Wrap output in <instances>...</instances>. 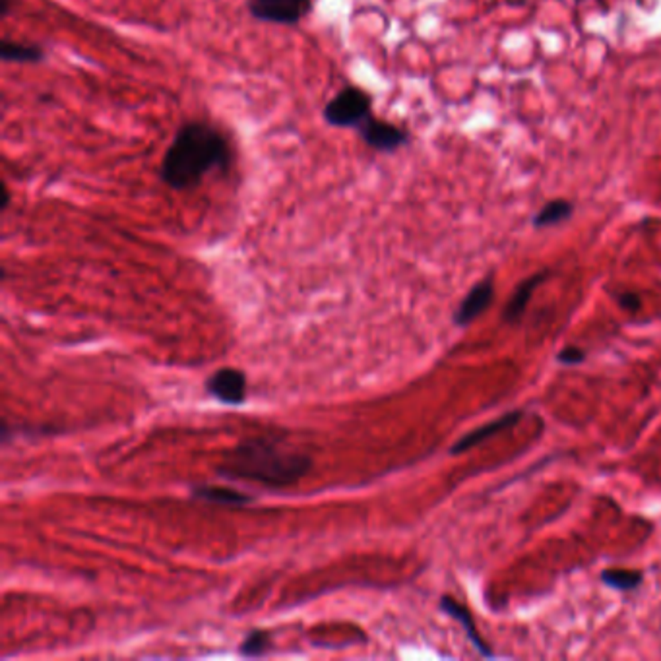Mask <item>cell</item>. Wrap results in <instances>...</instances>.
<instances>
[{
	"instance_id": "obj_16",
	"label": "cell",
	"mask_w": 661,
	"mask_h": 661,
	"mask_svg": "<svg viewBox=\"0 0 661 661\" xmlns=\"http://www.w3.org/2000/svg\"><path fill=\"white\" fill-rule=\"evenodd\" d=\"M560 363L565 365H577V363H582L586 359V353L578 348H565L557 357Z\"/></svg>"
},
{
	"instance_id": "obj_7",
	"label": "cell",
	"mask_w": 661,
	"mask_h": 661,
	"mask_svg": "<svg viewBox=\"0 0 661 661\" xmlns=\"http://www.w3.org/2000/svg\"><path fill=\"white\" fill-rule=\"evenodd\" d=\"M493 295H495L493 278H487L481 281V284H477L468 293V297L462 301L460 309L454 314V322L460 326H466L472 321H475V318L480 316L489 307V304H491Z\"/></svg>"
},
{
	"instance_id": "obj_6",
	"label": "cell",
	"mask_w": 661,
	"mask_h": 661,
	"mask_svg": "<svg viewBox=\"0 0 661 661\" xmlns=\"http://www.w3.org/2000/svg\"><path fill=\"white\" fill-rule=\"evenodd\" d=\"M206 390L216 400L229 403V406H237L247 398V376L237 369H219L207 378Z\"/></svg>"
},
{
	"instance_id": "obj_18",
	"label": "cell",
	"mask_w": 661,
	"mask_h": 661,
	"mask_svg": "<svg viewBox=\"0 0 661 661\" xmlns=\"http://www.w3.org/2000/svg\"><path fill=\"white\" fill-rule=\"evenodd\" d=\"M10 8H12V0H0V12H3V16H8Z\"/></svg>"
},
{
	"instance_id": "obj_13",
	"label": "cell",
	"mask_w": 661,
	"mask_h": 661,
	"mask_svg": "<svg viewBox=\"0 0 661 661\" xmlns=\"http://www.w3.org/2000/svg\"><path fill=\"white\" fill-rule=\"evenodd\" d=\"M574 212V207L570 202L567 200H553L542 207V212L533 217V225L535 227H551L562 224L565 219H568Z\"/></svg>"
},
{
	"instance_id": "obj_4",
	"label": "cell",
	"mask_w": 661,
	"mask_h": 661,
	"mask_svg": "<svg viewBox=\"0 0 661 661\" xmlns=\"http://www.w3.org/2000/svg\"><path fill=\"white\" fill-rule=\"evenodd\" d=\"M252 18L276 26H295L309 16L313 0H251Z\"/></svg>"
},
{
	"instance_id": "obj_17",
	"label": "cell",
	"mask_w": 661,
	"mask_h": 661,
	"mask_svg": "<svg viewBox=\"0 0 661 661\" xmlns=\"http://www.w3.org/2000/svg\"><path fill=\"white\" fill-rule=\"evenodd\" d=\"M619 303L622 304L624 309L636 311L640 307V297L636 295V293H622V295H619Z\"/></svg>"
},
{
	"instance_id": "obj_14",
	"label": "cell",
	"mask_w": 661,
	"mask_h": 661,
	"mask_svg": "<svg viewBox=\"0 0 661 661\" xmlns=\"http://www.w3.org/2000/svg\"><path fill=\"white\" fill-rule=\"evenodd\" d=\"M602 580L615 587V590H634L642 582V572L624 570V568H607L602 572Z\"/></svg>"
},
{
	"instance_id": "obj_10",
	"label": "cell",
	"mask_w": 661,
	"mask_h": 661,
	"mask_svg": "<svg viewBox=\"0 0 661 661\" xmlns=\"http://www.w3.org/2000/svg\"><path fill=\"white\" fill-rule=\"evenodd\" d=\"M192 495L206 503L212 505H224V507H241L247 505L252 500V497L235 491V489L227 487H216V485H198L192 489Z\"/></svg>"
},
{
	"instance_id": "obj_12",
	"label": "cell",
	"mask_w": 661,
	"mask_h": 661,
	"mask_svg": "<svg viewBox=\"0 0 661 661\" xmlns=\"http://www.w3.org/2000/svg\"><path fill=\"white\" fill-rule=\"evenodd\" d=\"M440 607H443L448 615H452V617H454L456 621H460V622H462V627L466 629V632H468V636H470V640L473 642V646L477 648V650H480V654L489 656V657L493 656V654H491V650H489V648H487V644L480 639V634H477L473 617L470 615V611H468L466 607H462L460 604H456L454 599L448 597V595H446V597H443V602H440Z\"/></svg>"
},
{
	"instance_id": "obj_3",
	"label": "cell",
	"mask_w": 661,
	"mask_h": 661,
	"mask_svg": "<svg viewBox=\"0 0 661 661\" xmlns=\"http://www.w3.org/2000/svg\"><path fill=\"white\" fill-rule=\"evenodd\" d=\"M371 95L357 85L338 92L324 107V120L336 128H359L371 117Z\"/></svg>"
},
{
	"instance_id": "obj_1",
	"label": "cell",
	"mask_w": 661,
	"mask_h": 661,
	"mask_svg": "<svg viewBox=\"0 0 661 661\" xmlns=\"http://www.w3.org/2000/svg\"><path fill=\"white\" fill-rule=\"evenodd\" d=\"M231 163V144L225 134L202 120L182 125L163 155L159 175L173 190H190L207 173L225 171Z\"/></svg>"
},
{
	"instance_id": "obj_5",
	"label": "cell",
	"mask_w": 661,
	"mask_h": 661,
	"mask_svg": "<svg viewBox=\"0 0 661 661\" xmlns=\"http://www.w3.org/2000/svg\"><path fill=\"white\" fill-rule=\"evenodd\" d=\"M357 130L361 140L369 145V148L384 154L400 150L401 145H406L410 140L408 130L392 125V122L376 119L373 115L366 119Z\"/></svg>"
},
{
	"instance_id": "obj_15",
	"label": "cell",
	"mask_w": 661,
	"mask_h": 661,
	"mask_svg": "<svg viewBox=\"0 0 661 661\" xmlns=\"http://www.w3.org/2000/svg\"><path fill=\"white\" fill-rule=\"evenodd\" d=\"M272 646V639H270V632L266 630H254L251 632L247 639L242 640L239 652L242 656H249V657H259V656H264L268 654V650H270Z\"/></svg>"
},
{
	"instance_id": "obj_2",
	"label": "cell",
	"mask_w": 661,
	"mask_h": 661,
	"mask_svg": "<svg viewBox=\"0 0 661 661\" xmlns=\"http://www.w3.org/2000/svg\"><path fill=\"white\" fill-rule=\"evenodd\" d=\"M311 466L313 460L304 452L291 450L274 438L256 436L229 450L217 473L279 489L299 483Z\"/></svg>"
},
{
	"instance_id": "obj_19",
	"label": "cell",
	"mask_w": 661,
	"mask_h": 661,
	"mask_svg": "<svg viewBox=\"0 0 661 661\" xmlns=\"http://www.w3.org/2000/svg\"><path fill=\"white\" fill-rule=\"evenodd\" d=\"M8 202H10V192H8V187L3 185V210H6Z\"/></svg>"
},
{
	"instance_id": "obj_8",
	"label": "cell",
	"mask_w": 661,
	"mask_h": 661,
	"mask_svg": "<svg viewBox=\"0 0 661 661\" xmlns=\"http://www.w3.org/2000/svg\"><path fill=\"white\" fill-rule=\"evenodd\" d=\"M520 419H522V411H510V413L505 415V418H500L493 423H487L480 428H475V431H472L470 435H466L463 438H460L458 443L452 446L450 452H452V454H462V452H466V450H470L477 445L485 443L487 438L498 435L500 431H505V428H510L512 425H516Z\"/></svg>"
},
{
	"instance_id": "obj_9",
	"label": "cell",
	"mask_w": 661,
	"mask_h": 661,
	"mask_svg": "<svg viewBox=\"0 0 661 661\" xmlns=\"http://www.w3.org/2000/svg\"><path fill=\"white\" fill-rule=\"evenodd\" d=\"M547 278H549V272H540V274H535V276L528 278L525 281H522V284L518 286V289L514 291V295L510 297V301L507 304V309L503 313V318H505L507 322L512 324V322H518L520 321L524 311H525V307H528V303H530V299L533 295L535 287L542 286Z\"/></svg>"
},
{
	"instance_id": "obj_11",
	"label": "cell",
	"mask_w": 661,
	"mask_h": 661,
	"mask_svg": "<svg viewBox=\"0 0 661 661\" xmlns=\"http://www.w3.org/2000/svg\"><path fill=\"white\" fill-rule=\"evenodd\" d=\"M0 57L4 63H20V65H35L45 58V51L40 45L10 41L4 40L0 43Z\"/></svg>"
}]
</instances>
